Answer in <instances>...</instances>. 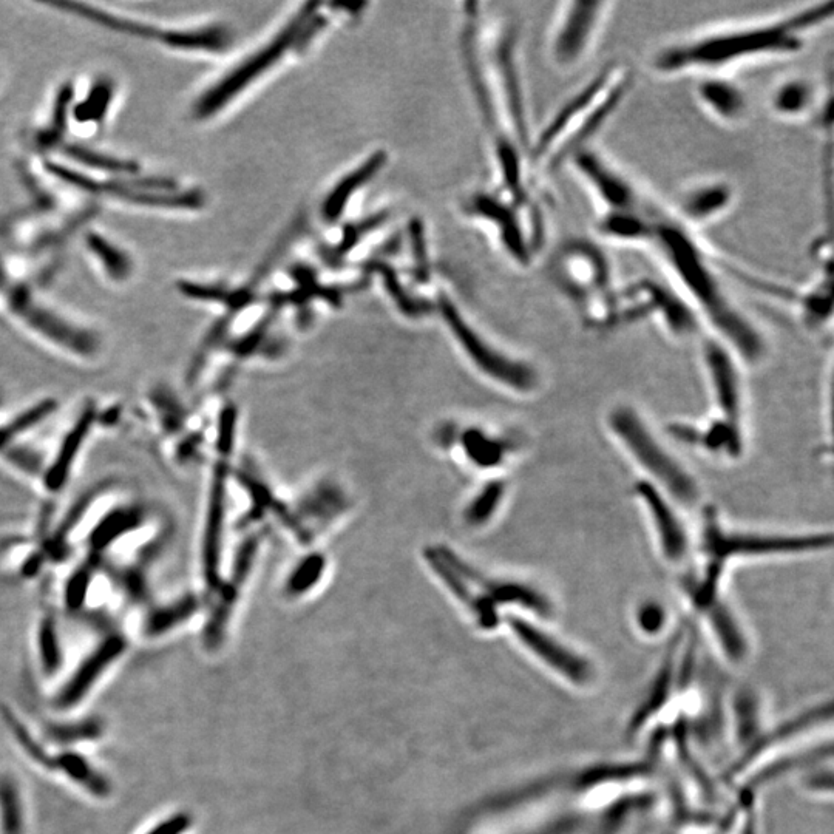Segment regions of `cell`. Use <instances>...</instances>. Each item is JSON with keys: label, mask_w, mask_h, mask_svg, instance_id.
<instances>
[{"label": "cell", "mask_w": 834, "mask_h": 834, "mask_svg": "<svg viewBox=\"0 0 834 834\" xmlns=\"http://www.w3.org/2000/svg\"><path fill=\"white\" fill-rule=\"evenodd\" d=\"M833 17V0H818L777 16L695 31L658 45L649 55L648 67L658 78H700L793 58Z\"/></svg>", "instance_id": "obj_1"}, {"label": "cell", "mask_w": 834, "mask_h": 834, "mask_svg": "<svg viewBox=\"0 0 834 834\" xmlns=\"http://www.w3.org/2000/svg\"><path fill=\"white\" fill-rule=\"evenodd\" d=\"M671 277V285L682 294L699 319L712 328L714 337L725 343L736 357L757 363L767 353V343L753 320L729 294L719 257L712 254L697 231L688 228L663 206L651 248Z\"/></svg>", "instance_id": "obj_2"}, {"label": "cell", "mask_w": 834, "mask_h": 834, "mask_svg": "<svg viewBox=\"0 0 834 834\" xmlns=\"http://www.w3.org/2000/svg\"><path fill=\"white\" fill-rule=\"evenodd\" d=\"M634 82L628 64L609 62L561 102L530 144L529 166L536 183L552 177L578 152L592 147L595 136L631 95Z\"/></svg>", "instance_id": "obj_3"}, {"label": "cell", "mask_w": 834, "mask_h": 834, "mask_svg": "<svg viewBox=\"0 0 834 834\" xmlns=\"http://www.w3.org/2000/svg\"><path fill=\"white\" fill-rule=\"evenodd\" d=\"M550 282L577 309L589 328H609L615 282L611 258L594 238H567L553 251Z\"/></svg>", "instance_id": "obj_4"}, {"label": "cell", "mask_w": 834, "mask_h": 834, "mask_svg": "<svg viewBox=\"0 0 834 834\" xmlns=\"http://www.w3.org/2000/svg\"><path fill=\"white\" fill-rule=\"evenodd\" d=\"M609 427L615 438L649 476L652 484L682 504H694L699 487L688 470L655 438L640 414L629 407H618L609 414Z\"/></svg>", "instance_id": "obj_5"}, {"label": "cell", "mask_w": 834, "mask_h": 834, "mask_svg": "<svg viewBox=\"0 0 834 834\" xmlns=\"http://www.w3.org/2000/svg\"><path fill=\"white\" fill-rule=\"evenodd\" d=\"M831 544V533L734 532L722 526L714 510L705 513L702 533L705 563L717 564L723 569L736 558L802 555L830 549Z\"/></svg>", "instance_id": "obj_6"}, {"label": "cell", "mask_w": 834, "mask_h": 834, "mask_svg": "<svg viewBox=\"0 0 834 834\" xmlns=\"http://www.w3.org/2000/svg\"><path fill=\"white\" fill-rule=\"evenodd\" d=\"M615 4L606 0H569L560 5L550 25L547 53L558 72L584 64L597 45Z\"/></svg>", "instance_id": "obj_7"}, {"label": "cell", "mask_w": 834, "mask_h": 834, "mask_svg": "<svg viewBox=\"0 0 834 834\" xmlns=\"http://www.w3.org/2000/svg\"><path fill=\"white\" fill-rule=\"evenodd\" d=\"M47 170L62 183L70 184L82 192L104 195V197L115 198V200L136 204V206L194 209V207H200L204 201L203 195L197 190H180L177 184L167 178L141 177L139 173H136V175L101 180V178L92 177V175L78 172L72 167L62 166L59 163L48 164Z\"/></svg>", "instance_id": "obj_8"}, {"label": "cell", "mask_w": 834, "mask_h": 834, "mask_svg": "<svg viewBox=\"0 0 834 834\" xmlns=\"http://www.w3.org/2000/svg\"><path fill=\"white\" fill-rule=\"evenodd\" d=\"M567 167L586 187L598 212L638 211L654 200L628 173L594 147L578 152Z\"/></svg>", "instance_id": "obj_9"}, {"label": "cell", "mask_w": 834, "mask_h": 834, "mask_svg": "<svg viewBox=\"0 0 834 834\" xmlns=\"http://www.w3.org/2000/svg\"><path fill=\"white\" fill-rule=\"evenodd\" d=\"M0 299L4 300L5 305L17 319H21L25 325L38 331L41 336L47 337L50 342L58 343L65 350L81 354V356H92L98 351L99 342L95 334L67 323V320L45 308L36 300L28 286L17 282L16 278L5 272L2 262H0Z\"/></svg>", "instance_id": "obj_10"}, {"label": "cell", "mask_w": 834, "mask_h": 834, "mask_svg": "<svg viewBox=\"0 0 834 834\" xmlns=\"http://www.w3.org/2000/svg\"><path fill=\"white\" fill-rule=\"evenodd\" d=\"M316 4H308L305 7V10H302V13L299 16L295 17L294 21L282 31V33L278 34L277 38L268 45V47L263 48L262 51H258L257 55L252 56L249 58L248 61H245V64L238 65L235 70H232L226 78L221 79L218 84H215L211 90H207L206 93L201 95V98L198 99L197 104H195V116L200 119L209 118V116L215 115L221 107L226 106L238 92L241 90L246 89V85L249 82L254 81L257 79L258 76L262 75L265 70H268L272 64H274L277 59L282 58L283 53H285L286 48L292 44V42L297 41L299 39L300 34H302L303 28H305L306 22L309 21V17L312 16V11L316 10Z\"/></svg>", "instance_id": "obj_11"}, {"label": "cell", "mask_w": 834, "mask_h": 834, "mask_svg": "<svg viewBox=\"0 0 834 834\" xmlns=\"http://www.w3.org/2000/svg\"><path fill=\"white\" fill-rule=\"evenodd\" d=\"M441 311L465 353L478 365L482 373L523 393L538 387V376L530 365L510 359L506 354L496 351L490 343L485 342L467 325L453 303L448 302L447 299H441Z\"/></svg>", "instance_id": "obj_12"}, {"label": "cell", "mask_w": 834, "mask_h": 834, "mask_svg": "<svg viewBox=\"0 0 834 834\" xmlns=\"http://www.w3.org/2000/svg\"><path fill=\"white\" fill-rule=\"evenodd\" d=\"M737 189L726 178H700L686 184L675 198L672 215L688 228L697 231L703 226L716 223L733 211L736 206Z\"/></svg>", "instance_id": "obj_13"}, {"label": "cell", "mask_w": 834, "mask_h": 834, "mask_svg": "<svg viewBox=\"0 0 834 834\" xmlns=\"http://www.w3.org/2000/svg\"><path fill=\"white\" fill-rule=\"evenodd\" d=\"M703 363L711 382L712 393L723 421L740 428L742 388L736 354L725 343L711 336L703 342Z\"/></svg>", "instance_id": "obj_14"}, {"label": "cell", "mask_w": 834, "mask_h": 834, "mask_svg": "<svg viewBox=\"0 0 834 834\" xmlns=\"http://www.w3.org/2000/svg\"><path fill=\"white\" fill-rule=\"evenodd\" d=\"M635 496L651 518L658 546L669 563H680L688 555L689 538L685 524L663 490L651 481H640L634 487Z\"/></svg>", "instance_id": "obj_15"}, {"label": "cell", "mask_w": 834, "mask_h": 834, "mask_svg": "<svg viewBox=\"0 0 834 834\" xmlns=\"http://www.w3.org/2000/svg\"><path fill=\"white\" fill-rule=\"evenodd\" d=\"M694 98L702 112L722 126H740L750 115L748 95L729 75L695 78Z\"/></svg>", "instance_id": "obj_16"}, {"label": "cell", "mask_w": 834, "mask_h": 834, "mask_svg": "<svg viewBox=\"0 0 834 834\" xmlns=\"http://www.w3.org/2000/svg\"><path fill=\"white\" fill-rule=\"evenodd\" d=\"M830 96H833L830 85L827 92H824L818 82L808 76H785L771 87L767 99L768 109L780 121L796 123L813 119Z\"/></svg>", "instance_id": "obj_17"}, {"label": "cell", "mask_w": 834, "mask_h": 834, "mask_svg": "<svg viewBox=\"0 0 834 834\" xmlns=\"http://www.w3.org/2000/svg\"><path fill=\"white\" fill-rule=\"evenodd\" d=\"M662 207L654 198L638 211L598 212L595 237L612 245L651 248Z\"/></svg>", "instance_id": "obj_18"}, {"label": "cell", "mask_w": 834, "mask_h": 834, "mask_svg": "<svg viewBox=\"0 0 834 834\" xmlns=\"http://www.w3.org/2000/svg\"><path fill=\"white\" fill-rule=\"evenodd\" d=\"M126 651V640L119 635L106 638L101 645L82 660L72 677L67 680L55 699V708L67 711L75 708L98 685L102 675L109 671L110 666L121 658Z\"/></svg>", "instance_id": "obj_19"}, {"label": "cell", "mask_w": 834, "mask_h": 834, "mask_svg": "<svg viewBox=\"0 0 834 834\" xmlns=\"http://www.w3.org/2000/svg\"><path fill=\"white\" fill-rule=\"evenodd\" d=\"M438 555L441 556L442 560L448 561L451 569L462 573L464 577H467L468 580H472L476 586H479V589L484 592L485 597H487L490 603L493 604V601L518 603L523 604L524 607H529V609L538 612V614H546V612H549V601L540 592L532 589V587L526 586V584L501 583V581L490 580V578H485L481 573L475 572L472 567H468L467 564L459 561L453 553L438 550Z\"/></svg>", "instance_id": "obj_20"}, {"label": "cell", "mask_w": 834, "mask_h": 834, "mask_svg": "<svg viewBox=\"0 0 834 834\" xmlns=\"http://www.w3.org/2000/svg\"><path fill=\"white\" fill-rule=\"evenodd\" d=\"M797 314L810 331H821L833 317V280L831 272H819L807 286L797 289Z\"/></svg>", "instance_id": "obj_21"}, {"label": "cell", "mask_w": 834, "mask_h": 834, "mask_svg": "<svg viewBox=\"0 0 834 834\" xmlns=\"http://www.w3.org/2000/svg\"><path fill=\"white\" fill-rule=\"evenodd\" d=\"M226 470L218 467L212 484L211 504L207 513L206 540H204V572L207 583L217 584L220 572L221 530H223L224 492Z\"/></svg>", "instance_id": "obj_22"}, {"label": "cell", "mask_w": 834, "mask_h": 834, "mask_svg": "<svg viewBox=\"0 0 834 834\" xmlns=\"http://www.w3.org/2000/svg\"><path fill=\"white\" fill-rule=\"evenodd\" d=\"M675 436L688 442L702 444L706 450L714 453H725L728 456H739L742 451V430L728 424L723 419L711 422L705 430L699 431L689 425H675L672 427Z\"/></svg>", "instance_id": "obj_23"}, {"label": "cell", "mask_w": 834, "mask_h": 834, "mask_svg": "<svg viewBox=\"0 0 834 834\" xmlns=\"http://www.w3.org/2000/svg\"><path fill=\"white\" fill-rule=\"evenodd\" d=\"M93 421H95V413H93V410H87L79 417V421L76 422L72 431L67 434V438L62 442L58 458L48 468L47 475H45V485H47L48 490L58 492L64 487L65 481L70 475V470H72L73 462H75L76 456H78L79 450H81L82 444H84L85 438L89 434Z\"/></svg>", "instance_id": "obj_24"}, {"label": "cell", "mask_w": 834, "mask_h": 834, "mask_svg": "<svg viewBox=\"0 0 834 834\" xmlns=\"http://www.w3.org/2000/svg\"><path fill=\"white\" fill-rule=\"evenodd\" d=\"M53 770L61 771L73 784L98 799H106L112 793L107 777L102 776L87 757L75 751H62L59 756L53 757Z\"/></svg>", "instance_id": "obj_25"}, {"label": "cell", "mask_w": 834, "mask_h": 834, "mask_svg": "<svg viewBox=\"0 0 834 834\" xmlns=\"http://www.w3.org/2000/svg\"><path fill=\"white\" fill-rule=\"evenodd\" d=\"M385 161H387V156H385L384 152L376 153V155L371 156L367 163L362 164L359 169L354 170L348 177L343 178L342 183L331 192L328 200L323 204V215H325L326 220H337L342 215L343 207L346 206L351 195L362 184L370 181L384 167Z\"/></svg>", "instance_id": "obj_26"}, {"label": "cell", "mask_w": 834, "mask_h": 834, "mask_svg": "<svg viewBox=\"0 0 834 834\" xmlns=\"http://www.w3.org/2000/svg\"><path fill=\"white\" fill-rule=\"evenodd\" d=\"M155 41L175 50L220 51L228 47L229 36L221 28L194 31L158 30Z\"/></svg>", "instance_id": "obj_27"}, {"label": "cell", "mask_w": 834, "mask_h": 834, "mask_svg": "<svg viewBox=\"0 0 834 834\" xmlns=\"http://www.w3.org/2000/svg\"><path fill=\"white\" fill-rule=\"evenodd\" d=\"M62 155L67 156L70 160L76 161L81 166L87 169L98 170V172H107L116 177H126V175H136L139 173V166L133 161L121 160L115 156L106 155V153L95 152V150L87 149V147L79 146V144H61Z\"/></svg>", "instance_id": "obj_28"}, {"label": "cell", "mask_w": 834, "mask_h": 834, "mask_svg": "<svg viewBox=\"0 0 834 834\" xmlns=\"http://www.w3.org/2000/svg\"><path fill=\"white\" fill-rule=\"evenodd\" d=\"M0 831L2 834L25 833V808L21 788L10 774L0 776Z\"/></svg>", "instance_id": "obj_29"}, {"label": "cell", "mask_w": 834, "mask_h": 834, "mask_svg": "<svg viewBox=\"0 0 834 834\" xmlns=\"http://www.w3.org/2000/svg\"><path fill=\"white\" fill-rule=\"evenodd\" d=\"M87 248L98 258L104 271L116 282L127 280L132 274V260L126 252L116 248L109 240L98 234H90L85 238Z\"/></svg>", "instance_id": "obj_30"}, {"label": "cell", "mask_w": 834, "mask_h": 834, "mask_svg": "<svg viewBox=\"0 0 834 834\" xmlns=\"http://www.w3.org/2000/svg\"><path fill=\"white\" fill-rule=\"evenodd\" d=\"M197 606L195 598H186L180 603L170 604V606L150 612L147 615L146 623H144V634L152 638L166 634L170 629L175 628L177 624L183 623L187 617L194 614L197 611Z\"/></svg>", "instance_id": "obj_31"}, {"label": "cell", "mask_w": 834, "mask_h": 834, "mask_svg": "<svg viewBox=\"0 0 834 834\" xmlns=\"http://www.w3.org/2000/svg\"><path fill=\"white\" fill-rule=\"evenodd\" d=\"M464 444L468 456L481 467L498 465L506 456L507 448H509L507 442L496 441V439L489 438L481 431L476 430L465 433Z\"/></svg>", "instance_id": "obj_32"}, {"label": "cell", "mask_w": 834, "mask_h": 834, "mask_svg": "<svg viewBox=\"0 0 834 834\" xmlns=\"http://www.w3.org/2000/svg\"><path fill=\"white\" fill-rule=\"evenodd\" d=\"M38 651L42 671L47 675L56 674L62 665V649L58 628L50 617L42 620L39 626Z\"/></svg>", "instance_id": "obj_33"}, {"label": "cell", "mask_w": 834, "mask_h": 834, "mask_svg": "<svg viewBox=\"0 0 834 834\" xmlns=\"http://www.w3.org/2000/svg\"><path fill=\"white\" fill-rule=\"evenodd\" d=\"M73 89L72 85L67 84L62 87L58 95V101L51 116L50 126L39 133L38 141L42 147L61 146L62 135L67 129L68 113L72 110Z\"/></svg>", "instance_id": "obj_34"}, {"label": "cell", "mask_w": 834, "mask_h": 834, "mask_svg": "<svg viewBox=\"0 0 834 834\" xmlns=\"http://www.w3.org/2000/svg\"><path fill=\"white\" fill-rule=\"evenodd\" d=\"M48 737L58 743L92 742L101 739L104 723L99 719H85L81 722L61 723L47 728Z\"/></svg>", "instance_id": "obj_35"}, {"label": "cell", "mask_w": 834, "mask_h": 834, "mask_svg": "<svg viewBox=\"0 0 834 834\" xmlns=\"http://www.w3.org/2000/svg\"><path fill=\"white\" fill-rule=\"evenodd\" d=\"M113 85L109 81L99 82L89 96L79 106L73 107V115L81 123L87 124L92 121H101L112 102Z\"/></svg>", "instance_id": "obj_36"}, {"label": "cell", "mask_w": 834, "mask_h": 834, "mask_svg": "<svg viewBox=\"0 0 834 834\" xmlns=\"http://www.w3.org/2000/svg\"><path fill=\"white\" fill-rule=\"evenodd\" d=\"M138 521V513L132 512V510H119V512L113 513L109 518L104 519L93 533L92 546L95 549H104V547L110 546V543H113L116 538L123 536L127 530L135 527Z\"/></svg>", "instance_id": "obj_37"}, {"label": "cell", "mask_w": 834, "mask_h": 834, "mask_svg": "<svg viewBox=\"0 0 834 834\" xmlns=\"http://www.w3.org/2000/svg\"><path fill=\"white\" fill-rule=\"evenodd\" d=\"M705 611H708L709 620L716 629L717 637L725 643L726 648L731 649V651H739L740 646H742L739 629H737L736 621H734V617L729 612L726 604L717 598L716 601H712L706 607Z\"/></svg>", "instance_id": "obj_38"}, {"label": "cell", "mask_w": 834, "mask_h": 834, "mask_svg": "<svg viewBox=\"0 0 834 834\" xmlns=\"http://www.w3.org/2000/svg\"><path fill=\"white\" fill-rule=\"evenodd\" d=\"M502 496H504V484L502 482L496 481L487 485L479 493L478 498L472 502V506L468 507L467 515H465L468 523L473 524V526L487 523L498 509Z\"/></svg>", "instance_id": "obj_39"}, {"label": "cell", "mask_w": 834, "mask_h": 834, "mask_svg": "<svg viewBox=\"0 0 834 834\" xmlns=\"http://www.w3.org/2000/svg\"><path fill=\"white\" fill-rule=\"evenodd\" d=\"M55 407V401L41 402V404L36 405V407H33L31 410L22 413L21 416L16 417L11 424L0 427V448H4L5 445L10 444V442L13 441L16 436H19L22 431L28 430V428L34 427V425H38L42 419H45V417L50 416V414L53 413Z\"/></svg>", "instance_id": "obj_40"}, {"label": "cell", "mask_w": 834, "mask_h": 834, "mask_svg": "<svg viewBox=\"0 0 834 834\" xmlns=\"http://www.w3.org/2000/svg\"><path fill=\"white\" fill-rule=\"evenodd\" d=\"M4 719L5 722H8V725H10L11 731H13L14 739L17 740V743H21V746L24 748L27 756H30L34 762L42 765V768L53 770V757L47 756L44 748H42V746L34 740L33 736H30L27 728H25V726L22 725V723L19 722V720H17L16 717L8 711V709H4Z\"/></svg>", "instance_id": "obj_41"}, {"label": "cell", "mask_w": 834, "mask_h": 834, "mask_svg": "<svg viewBox=\"0 0 834 834\" xmlns=\"http://www.w3.org/2000/svg\"><path fill=\"white\" fill-rule=\"evenodd\" d=\"M323 564H325V561H323L322 556H309L308 560L299 569L295 570L291 581H289V590L292 594H299V592H303V590L316 583L319 580L320 573H322Z\"/></svg>", "instance_id": "obj_42"}, {"label": "cell", "mask_w": 834, "mask_h": 834, "mask_svg": "<svg viewBox=\"0 0 834 834\" xmlns=\"http://www.w3.org/2000/svg\"><path fill=\"white\" fill-rule=\"evenodd\" d=\"M382 277H384L385 286H387L388 291L393 295L394 300L399 303L402 311L407 312L410 316H419L421 312H425V306L422 303L413 302L408 297L407 292L399 286L396 275L393 274L391 269L382 268Z\"/></svg>", "instance_id": "obj_43"}, {"label": "cell", "mask_w": 834, "mask_h": 834, "mask_svg": "<svg viewBox=\"0 0 834 834\" xmlns=\"http://www.w3.org/2000/svg\"><path fill=\"white\" fill-rule=\"evenodd\" d=\"M178 289L190 299L211 300V302H229L231 294L220 286L200 285L194 282H180Z\"/></svg>", "instance_id": "obj_44"}, {"label": "cell", "mask_w": 834, "mask_h": 834, "mask_svg": "<svg viewBox=\"0 0 834 834\" xmlns=\"http://www.w3.org/2000/svg\"><path fill=\"white\" fill-rule=\"evenodd\" d=\"M411 240H413L414 258H416V274L421 280L428 278L427 251H425L424 229L419 221L411 223Z\"/></svg>", "instance_id": "obj_45"}, {"label": "cell", "mask_w": 834, "mask_h": 834, "mask_svg": "<svg viewBox=\"0 0 834 834\" xmlns=\"http://www.w3.org/2000/svg\"><path fill=\"white\" fill-rule=\"evenodd\" d=\"M87 590H89V575L85 572H79L67 586V592H65L67 606L70 609H79L84 603L85 597H87Z\"/></svg>", "instance_id": "obj_46"}, {"label": "cell", "mask_w": 834, "mask_h": 834, "mask_svg": "<svg viewBox=\"0 0 834 834\" xmlns=\"http://www.w3.org/2000/svg\"><path fill=\"white\" fill-rule=\"evenodd\" d=\"M190 827V818L187 814H173L170 818L164 819L160 824L150 828L146 834H184Z\"/></svg>", "instance_id": "obj_47"}, {"label": "cell", "mask_w": 834, "mask_h": 834, "mask_svg": "<svg viewBox=\"0 0 834 834\" xmlns=\"http://www.w3.org/2000/svg\"><path fill=\"white\" fill-rule=\"evenodd\" d=\"M235 425V411L232 408L224 411L220 422V438H218V448L221 453H229L232 448V438H234Z\"/></svg>", "instance_id": "obj_48"}, {"label": "cell", "mask_w": 834, "mask_h": 834, "mask_svg": "<svg viewBox=\"0 0 834 834\" xmlns=\"http://www.w3.org/2000/svg\"><path fill=\"white\" fill-rule=\"evenodd\" d=\"M663 618H665V614H663V609L658 604H645L640 609L641 626L649 629V631H654L655 628H658L663 623Z\"/></svg>", "instance_id": "obj_49"}]
</instances>
